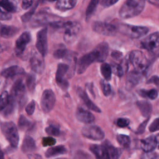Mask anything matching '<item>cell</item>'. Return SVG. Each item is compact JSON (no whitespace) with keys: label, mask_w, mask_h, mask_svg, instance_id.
<instances>
[{"label":"cell","mask_w":159,"mask_h":159,"mask_svg":"<svg viewBox=\"0 0 159 159\" xmlns=\"http://www.w3.org/2000/svg\"><path fill=\"white\" fill-rule=\"evenodd\" d=\"M56 98L54 93L52 89H45L42 95L40 104L42 111L45 113H48L50 112L55 103Z\"/></svg>","instance_id":"obj_10"},{"label":"cell","mask_w":159,"mask_h":159,"mask_svg":"<svg viewBox=\"0 0 159 159\" xmlns=\"http://www.w3.org/2000/svg\"><path fill=\"white\" fill-rule=\"evenodd\" d=\"M9 102V94L4 91L0 94V111L6 108Z\"/></svg>","instance_id":"obj_34"},{"label":"cell","mask_w":159,"mask_h":159,"mask_svg":"<svg viewBox=\"0 0 159 159\" xmlns=\"http://www.w3.org/2000/svg\"><path fill=\"white\" fill-rule=\"evenodd\" d=\"M111 57L115 60H122V53L119 51H113L111 53Z\"/></svg>","instance_id":"obj_48"},{"label":"cell","mask_w":159,"mask_h":159,"mask_svg":"<svg viewBox=\"0 0 159 159\" xmlns=\"http://www.w3.org/2000/svg\"><path fill=\"white\" fill-rule=\"evenodd\" d=\"M35 47L39 53L42 57H44L47 55L48 51L47 27L42 29L37 32Z\"/></svg>","instance_id":"obj_11"},{"label":"cell","mask_w":159,"mask_h":159,"mask_svg":"<svg viewBox=\"0 0 159 159\" xmlns=\"http://www.w3.org/2000/svg\"><path fill=\"white\" fill-rule=\"evenodd\" d=\"M76 2V0H59L57 1L55 7L60 11H67L73 8Z\"/></svg>","instance_id":"obj_26"},{"label":"cell","mask_w":159,"mask_h":159,"mask_svg":"<svg viewBox=\"0 0 159 159\" xmlns=\"http://www.w3.org/2000/svg\"><path fill=\"white\" fill-rule=\"evenodd\" d=\"M155 158H158V155L157 154L155 153H147L145 154L142 155L141 159H153Z\"/></svg>","instance_id":"obj_49"},{"label":"cell","mask_w":159,"mask_h":159,"mask_svg":"<svg viewBox=\"0 0 159 159\" xmlns=\"http://www.w3.org/2000/svg\"><path fill=\"white\" fill-rule=\"evenodd\" d=\"M147 83H153L156 86L158 85V77L157 76H152L147 82Z\"/></svg>","instance_id":"obj_51"},{"label":"cell","mask_w":159,"mask_h":159,"mask_svg":"<svg viewBox=\"0 0 159 159\" xmlns=\"http://www.w3.org/2000/svg\"><path fill=\"white\" fill-rule=\"evenodd\" d=\"M77 93L78 96L81 98V99L83 100V101L88 109L96 112H101V109L89 98L87 93L84 90H83L82 88H79L77 90Z\"/></svg>","instance_id":"obj_21"},{"label":"cell","mask_w":159,"mask_h":159,"mask_svg":"<svg viewBox=\"0 0 159 159\" xmlns=\"http://www.w3.org/2000/svg\"><path fill=\"white\" fill-rule=\"evenodd\" d=\"M82 135L89 139L94 140H101L104 137V132L98 126L92 124L84 125L81 130Z\"/></svg>","instance_id":"obj_9"},{"label":"cell","mask_w":159,"mask_h":159,"mask_svg":"<svg viewBox=\"0 0 159 159\" xmlns=\"http://www.w3.org/2000/svg\"><path fill=\"white\" fill-rule=\"evenodd\" d=\"M1 129L2 134L8 140L11 145L16 147L18 145L19 137L16 124L11 121L1 123Z\"/></svg>","instance_id":"obj_4"},{"label":"cell","mask_w":159,"mask_h":159,"mask_svg":"<svg viewBox=\"0 0 159 159\" xmlns=\"http://www.w3.org/2000/svg\"><path fill=\"white\" fill-rule=\"evenodd\" d=\"M100 70L102 76L104 78L105 80L109 81L111 78L112 70L110 65L107 63H103L100 67Z\"/></svg>","instance_id":"obj_28"},{"label":"cell","mask_w":159,"mask_h":159,"mask_svg":"<svg viewBox=\"0 0 159 159\" xmlns=\"http://www.w3.org/2000/svg\"><path fill=\"white\" fill-rule=\"evenodd\" d=\"M158 158H153V159H157Z\"/></svg>","instance_id":"obj_54"},{"label":"cell","mask_w":159,"mask_h":159,"mask_svg":"<svg viewBox=\"0 0 159 159\" xmlns=\"http://www.w3.org/2000/svg\"><path fill=\"white\" fill-rule=\"evenodd\" d=\"M159 129V119H155L149 126V130L152 132L157 131Z\"/></svg>","instance_id":"obj_45"},{"label":"cell","mask_w":159,"mask_h":159,"mask_svg":"<svg viewBox=\"0 0 159 159\" xmlns=\"http://www.w3.org/2000/svg\"><path fill=\"white\" fill-rule=\"evenodd\" d=\"M158 144V140L156 136L150 135L144 139L140 140L141 148L146 153L153 151Z\"/></svg>","instance_id":"obj_19"},{"label":"cell","mask_w":159,"mask_h":159,"mask_svg":"<svg viewBox=\"0 0 159 159\" xmlns=\"http://www.w3.org/2000/svg\"><path fill=\"white\" fill-rule=\"evenodd\" d=\"M35 103L34 100H32L25 107V111L29 115H32L34 112Z\"/></svg>","instance_id":"obj_43"},{"label":"cell","mask_w":159,"mask_h":159,"mask_svg":"<svg viewBox=\"0 0 159 159\" xmlns=\"http://www.w3.org/2000/svg\"><path fill=\"white\" fill-rule=\"evenodd\" d=\"M32 122L27 119L24 116L21 115L19 119L18 125L20 129L22 130H29L32 127Z\"/></svg>","instance_id":"obj_30"},{"label":"cell","mask_w":159,"mask_h":159,"mask_svg":"<svg viewBox=\"0 0 159 159\" xmlns=\"http://www.w3.org/2000/svg\"><path fill=\"white\" fill-rule=\"evenodd\" d=\"M101 86L102 91V93L105 96H109L111 93V88L110 84L105 81L104 80H101Z\"/></svg>","instance_id":"obj_38"},{"label":"cell","mask_w":159,"mask_h":159,"mask_svg":"<svg viewBox=\"0 0 159 159\" xmlns=\"http://www.w3.org/2000/svg\"><path fill=\"white\" fill-rule=\"evenodd\" d=\"M61 28L64 29L63 39L68 44L73 43L76 40L81 30L80 24L75 21L62 22Z\"/></svg>","instance_id":"obj_3"},{"label":"cell","mask_w":159,"mask_h":159,"mask_svg":"<svg viewBox=\"0 0 159 159\" xmlns=\"http://www.w3.org/2000/svg\"><path fill=\"white\" fill-rule=\"evenodd\" d=\"M30 66L33 71L38 74H41L45 68L43 57L37 54L33 55L30 60Z\"/></svg>","instance_id":"obj_17"},{"label":"cell","mask_w":159,"mask_h":159,"mask_svg":"<svg viewBox=\"0 0 159 159\" xmlns=\"http://www.w3.org/2000/svg\"><path fill=\"white\" fill-rule=\"evenodd\" d=\"M148 119H147V120H145V121H143L139 126V127L137 128V130H136V133L137 134H142L145 131V127L147 126V124L148 123Z\"/></svg>","instance_id":"obj_47"},{"label":"cell","mask_w":159,"mask_h":159,"mask_svg":"<svg viewBox=\"0 0 159 159\" xmlns=\"http://www.w3.org/2000/svg\"><path fill=\"white\" fill-rule=\"evenodd\" d=\"M0 7L9 13L15 12L17 11V7L16 5L11 1L7 0H1Z\"/></svg>","instance_id":"obj_31"},{"label":"cell","mask_w":159,"mask_h":159,"mask_svg":"<svg viewBox=\"0 0 159 159\" xmlns=\"http://www.w3.org/2000/svg\"><path fill=\"white\" fill-rule=\"evenodd\" d=\"M9 96L19 105H24L25 102V86L21 79L16 80L11 89V93Z\"/></svg>","instance_id":"obj_7"},{"label":"cell","mask_w":159,"mask_h":159,"mask_svg":"<svg viewBox=\"0 0 159 159\" xmlns=\"http://www.w3.org/2000/svg\"><path fill=\"white\" fill-rule=\"evenodd\" d=\"M94 61H96V55L93 50L82 56L77 63V73L78 75L83 73Z\"/></svg>","instance_id":"obj_12"},{"label":"cell","mask_w":159,"mask_h":159,"mask_svg":"<svg viewBox=\"0 0 159 159\" xmlns=\"http://www.w3.org/2000/svg\"><path fill=\"white\" fill-rule=\"evenodd\" d=\"M0 159H4V153L1 150H0Z\"/></svg>","instance_id":"obj_52"},{"label":"cell","mask_w":159,"mask_h":159,"mask_svg":"<svg viewBox=\"0 0 159 159\" xmlns=\"http://www.w3.org/2000/svg\"><path fill=\"white\" fill-rule=\"evenodd\" d=\"M117 0H102L100 1V4L102 6L104 7H108L116 2H117Z\"/></svg>","instance_id":"obj_46"},{"label":"cell","mask_w":159,"mask_h":159,"mask_svg":"<svg viewBox=\"0 0 159 159\" xmlns=\"http://www.w3.org/2000/svg\"><path fill=\"white\" fill-rule=\"evenodd\" d=\"M117 30L121 34L132 39L142 37L146 35L148 32V29L147 27L126 24H119Z\"/></svg>","instance_id":"obj_5"},{"label":"cell","mask_w":159,"mask_h":159,"mask_svg":"<svg viewBox=\"0 0 159 159\" xmlns=\"http://www.w3.org/2000/svg\"><path fill=\"white\" fill-rule=\"evenodd\" d=\"M117 140L118 143L124 148H128L130 144V137L127 135L119 134L117 135Z\"/></svg>","instance_id":"obj_35"},{"label":"cell","mask_w":159,"mask_h":159,"mask_svg":"<svg viewBox=\"0 0 159 159\" xmlns=\"http://www.w3.org/2000/svg\"><path fill=\"white\" fill-rule=\"evenodd\" d=\"M67 152L66 148L63 145H57L52 147L47 150L45 152V156L47 158L57 156L59 155H63Z\"/></svg>","instance_id":"obj_27"},{"label":"cell","mask_w":159,"mask_h":159,"mask_svg":"<svg viewBox=\"0 0 159 159\" xmlns=\"http://www.w3.org/2000/svg\"><path fill=\"white\" fill-rule=\"evenodd\" d=\"M76 117L79 121L87 124L93 123L94 121V117L93 114L82 107H78L77 109Z\"/></svg>","instance_id":"obj_20"},{"label":"cell","mask_w":159,"mask_h":159,"mask_svg":"<svg viewBox=\"0 0 159 159\" xmlns=\"http://www.w3.org/2000/svg\"><path fill=\"white\" fill-rule=\"evenodd\" d=\"M33 1H26V0H24L22 2V8L24 9H29L30 7L32 6V4H33Z\"/></svg>","instance_id":"obj_50"},{"label":"cell","mask_w":159,"mask_h":159,"mask_svg":"<svg viewBox=\"0 0 159 159\" xmlns=\"http://www.w3.org/2000/svg\"><path fill=\"white\" fill-rule=\"evenodd\" d=\"M12 18L11 14L4 11L0 7V20H9Z\"/></svg>","instance_id":"obj_44"},{"label":"cell","mask_w":159,"mask_h":159,"mask_svg":"<svg viewBox=\"0 0 159 159\" xmlns=\"http://www.w3.org/2000/svg\"><path fill=\"white\" fill-rule=\"evenodd\" d=\"M111 66L112 73H114L116 76L119 77H121L123 76L125 68L121 64L118 63H112Z\"/></svg>","instance_id":"obj_33"},{"label":"cell","mask_w":159,"mask_h":159,"mask_svg":"<svg viewBox=\"0 0 159 159\" xmlns=\"http://www.w3.org/2000/svg\"><path fill=\"white\" fill-rule=\"evenodd\" d=\"M19 32V29L13 25H1L0 26V35L4 39L14 37Z\"/></svg>","instance_id":"obj_23"},{"label":"cell","mask_w":159,"mask_h":159,"mask_svg":"<svg viewBox=\"0 0 159 159\" xmlns=\"http://www.w3.org/2000/svg\"><path fill=\"white\" fill-rule=\"evenodd\" d=\"M23 73H24V70L22 68L17 65H13L4 69L3 71H2L1 74V76L5 78H10Z\"/></svg>","instance_id":"obj_22"},{"label":"cell","mask_w":159,"mask_h":159,"mask_svg":"<svg viewBox=\"0 0 159 159\" xmlns=\"http://www.w3.org/2000/svg\"><path fill=\"white\" fill-rule=\"evenodd\" d=\"M56 143V140L52 137H43L42 139V145L43 147L52 146Z\"/></svg>","instance_id":"obj_41"},{"label":"cell","mask_w":159,"mask_h":159,"mask_svg":"<svg viewBox=\"0 0 159 159\" xmlns=\"http://www.w3.org/2000/svg\"><path fill=\"white\" fill-rule=\"evenodd\" d=\"M45 132H47V134L52 136H58L60 134L59 129L53 125H50L49 126L46 127Z\"/></svg>","instance_id":"obj_39"},{"label":"cell","mask_w":159,"mask_h":159,"mask_svg":"<svg viewBox=\"0 0 159 159\" xmlns=\"http://www.w3.org/2000/svg\"><path fill=\"white\" fill-rule=\"evenodd\" d=\"M129 123H130L129 119L124 117L119 118L116 121V124L117 125V126L120 127H125L129 125Z\"/></svg>","instance_id":"obj_42"},{"label":"cell","mask_w":159,"mask_h":159,"mask_svg":"<svg viewBox=\"0 0 159 159\" xmlns=\"http://www.w3.org/2000/svg\"><path fill=\"white\" fill-rule=\"evenodd\" d=\"M91 27L96 33L107 36H114L118 31L117 27L114 24L99 21L93 22Z\"/></svg>","instance_id":"obj_8"},{"label":"cell","mask_w":159,"mask_h":159,"mask_svg":"<svg viewBox=\"0 0 159 159\" xmlns=\"http://www.w3.org/2000/svg\"><path fill=\"white\" fill-rule=\"evenodd\" d=\"M129 60L135 70L145 74L148 67V61L144 53L140 50H133L129 54Z\"/></svg>","instance_id":"obj_6"},{"label":"cell","mask_w":159,"mask_h":159,"mask_svg":"<svg viewBox=\"0 0 159 159\" xmlns=\"http://www.w3.org/2000/svg\"><path fill=\"white\" fill-rule=\"evenodd\" d=\"M68 52L65 48H59L53 52V57L57 59L63 58L68 55Z\"/></svg>","instance_id":"obj_40"},{"label":"cell","mask_w":159,"mask_h":159,"mask_svg":"<svg viewBox=\"0 0 159 159\" xmlns=\"http://www.w3.org/2000/svg\"><path fill=\"white\" fill-rule=\"evenodd\" d=\"M0 150H1V148H0Z\"/></svg>","instance_id":"obj_55"},{"label":"cell","mask_w":159,"mask_h":159,"mask_svg":"<svg viewBox=\"0 0 159 159\" xmlns=\"http://www.w3.org/2000/svg\"><path fill=\"white\" fill-rule=\"evenodd\" d=\"M27 86L29 88V89L31 91H32L35 86V76L33 74H29L28 75L26 80Z\"/></svg>","instance_id":"obj_37"},{"label":"cell","mask_w":159,"mask_h":159,"mask_svg":"<svg viewBox=\"0 0 159 159\" xmlns=\"http://www.w3.org/2000/svg\"><path fill=\"white\" fill-rule=\"evenodd\" d=\"M139 94L144 98H147L150 99H155L158 97V91L156 89H151L146 90L142 89L139 91Z\"/></svg>","instance_id":"obj_29"},{"label":"cell","mask_w":159,"mask_h":159,"mask_svg":"<svg viewBox=\"0 0 159 159\" xmlns=\"http://www.w3.org/2000/svg\"><path fill=\"white\" fill-rule=\"evenodd\" d=\"M143 73L136 70H133L129 72L127 77L126 86L128 89H131L140 83L143 79Z\"/></svg>","instance_id":"obj_16"},{"label":"cell","mask_w":159,"mask_h":159,"mask_svg":"<svg viewBox=\"0 0 159 159\" xmlns=\"http://www.w3.org/2000/svg\"><path fill=\"white\" fill-rule=\"evenodd\" d=\"M31 39L30 34L29 32H23L16 41L15 52L17 55H20L24 52L27 45Z\"/></svg>","instance_id":"obj_15"},{"label":"cell","mask_w":159,"mask_h":159,"mask_svg":"<svg viewBox=\"0 0 159 159\" xmlns=\"http://www.w3.org/2000/svg\"><path fill=\"white\" fill-rule=\"evenodd\" d=\"M137 106L139 107L142 116L145 117H148L152 111V104L147 101H139L137 102Z\"/></svg>","instance_id":"obj_25"},{"label":"cell","mask_w":159,"mask_h":159,"mask_svg":"<svg viewBox=\"0 0 159 159\" xmlns=\"http://www.w3.org/2000/svg\"><path fill=\"white\" fill-rule=\"evenodd\" d=\"M39 1H36L35 2V4L33 6V7L30 9V11H29L28 12H27L26 13L24 14L22 16H21V20L23 22H28L30 19L31 17H32V16L34 15V12H35V11L36 9V8L38 6V4H39Z\"/></svg>","instance_id":"obj_36"},{"label":"cell","mask_w":159,"mask_h":159,"mask_svg":"<svg viewBox=\"0 0 159 159\" xmlns=\"http://www.w3.org/2000/svg\"><path fill=\"white\" fill-rule=\"evenodd\" d=\"M159 45V39H158V32H154L145 39H143L141 42L142 47L152 52L158 51Z\"/></svg>","instance_id":"obj_14"},{"label":"cell","mask_w":159,"mask_h":159,"mask_svg":"<svg viewBox=\"0 0 159 159\" xmlns=\"http://www.w3.org/2000/svg\"><path fill=\"white\" fill-rule=\"evenodd\" d=\"M99 2V1L98 0H92L89 3L88 7L86 11V19H89L91 17V16L94 13L97 6L98 5V3Z\"/></svg>","instance_id":"obj_32"},{"label":"cell","mask_w":159,"mask_h":159,"mask_svg":"<svg viewBox=\"0 0 159 159\" xmlns=\"http://www.w3.org/2000/svg\"><path fill=\"white\" fill-rule=\"evenodd\" d=\"M57 159H66V158H57Z\"/></svg>","instance_id":"obj_53"},{"label":"cell","mask_w":159,"mask_h":159,"mask_svg":"<svg viewBox=\"0 0 159 159\" xmlns=\"http://www.w3.org/2000/svg\"><path fill=\"white\" fill-rule=\"evenodd\" d=\"M69 69V66L65 63H59L57 66L56 72L55 80L58 86H60L63 90L67 89L69 84L67 80L64 78L65 75L67 73Z\"/></svg>","instance_id":"obj_13"},{"label":"cell","mask_w":159,"mask_h":159,"mask_svg":"<svg viewBox=\"0 0 159 159\" xmlns=\"http://www.w3.org/2000/svg\"><path fill=\"white\" fill-rule=\"evenodd\" d=\"M36 148L35 143L32 137L26 135L23 140L22 145V150L24 153H31Z\"/></svg>","instance_id":"obj_24"},{"label":"cell","mask_w":159,"mask_h":159,"mask_svg":"<svg viewBox=\"0 0 159 159\" xmlns=\"http://www.w3.org/2000/svg\"><path fill=\"white\" fill-rule=\"evenodd\" d=\"M89 150L94 155L96 159H119L122 153L120 148L114 147L107 140L101 145H91Z\"/></svg>","instance_id":"obj_1"},{"label":"cell","mask_w":159,"mask_h":159,"mask_svg":"<svg viewBox=\"0 0 159 159\" xmlns=\"http://www.w3.org/2000/svg\"><path fill=\"white\" fill-rule=\"evenodd\" d=\"M145 1L143 0H127L120 7L119 14L122 19H128L138 16L145 7Z\"/></svg>","instance_id":"obj_2"},{"label":"cell","mask_w":159,"mask_h":159,"mask_svg":"<svg viewBox=\"0 0 159 159\" xmlns=\"http://www.w3.org/2000/svg\"><path fill=\"white\" fill-rule=\"evenodd\" d=\"M96 55V61L103 62L106 60L109 53V45L107 42H103L98 44L93 50Z\"/></svg>","instance_id":"obj_18"}]
</instances>
